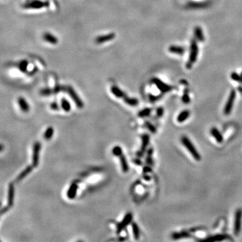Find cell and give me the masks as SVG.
Wrapping results in <instances>:
<instances>
[{"instance_id": "ba28073f", "label": "cell", "mask_w": 242, "mask_h": 242, "mask_svg": "<svg viewBox=\"0 0 242 242\" xmlns=\"http://www.w3.org/2000/svg\"><path fill=\"white\" fill-rule=\"evenodd\" d=\"M133 220V215L131 213H128L126 214L123 221L121 223H119L116 227V233L119 234L121 232L125 229L126 227L128 225L129 223H131Z\"/></svg>"}, {"instance_id": "83f0119b", "label": "cell", "mask_w": 242, "mask_h": 242, "mask_svg": "<svg viewBox=\"0 0 242 242\" xmlns=\"http://www.w3.org/2000/svg\"><path fill=\"white\" fill-rule=\"evenodd\" d=\"M153 150L152 148H150V149H149V150L147 151V158H146V163H147L148 166H152L153 165V157H152V155H153Z\"/></svg>"}, {"instance_id": "1f68e13d", "label": "cell", "mask_w": 242, "mask_h": 242, "mask_svg": "<svg viewBox=\"0 0 242 242\" xmlns=\"http://www.w3.org/2000/svg\"><path fill=\"white\" fill-rule=\"evenodd\" d=\"M112 153L116 157H119L123 153V149L120 146H115L112 149Z\"/></svg>"}, {"instance_id": "f35d334b", "label": "cell", "mask_w": 242, "mask_h": 242, "mask_svg": "<svg viewBox=\"0 0 242 242\" xmlns=\"http://www.w3.org/2000/svg\"><path fill=\"white\" fill-rule=\"evenodd\" d=\"M149 96V97L150 101H151V102H155V101L159 100V99L160 98L161 95H157V96H155V95L150 94Z\"/></svg>"}, {"instance_id": "ab89813d", "label": "cell", "mask_w": 242, "mask_h": 242, "mask_svg": "<svg viewBox=\"0 0 242 242\" xmlns=\"http://www.w3.org/2000/svg\"><path fill=\"white\" fill-rule=\"evenodd\" d=\"M151 171H152V170H151V168L150 167V166L144 167L143 169V172L144 174L148 173V172H151Z\"/></svg>"}, {"instance_id": "f6af8a7d", "label": "cell", "mask_w": 242, "mask_h": 242, "mask_svg": "<svg viewBox=\"0 0 242 242\" xmlns=\"http://www.w3.org/2000/svg\"><path fill=\"white\" fill-rule=\"evenodd\" d=\"M241 77H242V72H241Z\"/></svg>"}, {"instance_id": "9a60e30c", "label": "cell", "mask_w": 242, "mask_h": 242, "mask_svg": "<svg viewBox=\"0 0 242 242\" xmlns=\"http://www.w3.org/2000/svg\"><path fill=\"white\" fill-rule=\"evenodd\" d=\"M211 135L215 139V140L217 141V143H223V137L220 131H219L216 127H213V128L211 129Z\"/></svg>"}, {"instance_id": "d590c367", "label": "cell", "mask_w": 242, "mask_h": 242, "mask_svg": "<svg viewBox=\"0 0 242 242\" xmlns=\"http://www.w3.org/2000/svg\"><path fill=\"white\" fill-rule=\"evenodd\" d=\"M189 7H192V8H200V7H205V3H192L189 4Z\"/></svg>"}, {"instance_id": "484cf974", "label": "cell", "mask_w": 242, "mask_h": 242, "mask_svg": "<svg viewBox=\"0 0 242 242\" xmlns=\"http://www.w3.org/2000/svg\"><path fill=\"white\" fill-rule=\"evenodd\" d=\"M131 226H132V231H133V236H134V238L136 240H138L139 239L140 237V231H139V226L137 225V224L136 223H133L132 225H131Z\"/></svg>"}, {"instance_id": "5b68a950", "label": "cell", "mask_w": 242, "mask_h": 242, "mask_svg": "<svg viewBox=\"0 0 242 242\" xmlns=\"http://www.w3.org/2000/svg\"><path fill=\"white\" fill-rule=\"evenodd\" d=\"M41 144L40 142H36L33 146L32 165L34 168H37L39 164V155H40Z\"/></svg>"}, {"instance_id": "9c48e42d", "label": "cell", "mask_w": 242, "mask_h": 242, "mask_svg": "<svg viewBox=\"0 0 242 242\" xmlns=\"http://www.w3.org/2000/svg\"><path fill=\"white\" fill-rule=\"evenodd\" d=\"M141 139H142V143H141V147L139 151L137 153V155L139 157H141L143 156L144 153L147 149V147L149 143V140H150V137L148 134H143L141 136Z\"/></svg>"}, {"instance_id": "ffe728a7", "label": "cell", "mask_w": 242, "mask_h": 242, "mask_svg": "<svg viewBox=\"0 0 242 242\" xmlns=\"http://www.w3.org/2000/svg\"><path fill=\"white\" fill-rule=\"evenodd\" d=\"M169 51L172 53H174L176 55H184L185 52L184 48L182 47V46H170L169 47Z\"/></svg>"}, {"instance_id": "60d3db41", "label": "cell", "mask_w": 242, "mask_h": 242, "mask_svg": "<svg viewBox=\"0 0 242 242\" xmlns=\"http://www.w3.org/2000/svg\"><path fill=\"white\" fill-rule=\"evenodd\" d=\"M133 162L135 164L138 165V166H141V165L143 164H142V162H141V161L139 159H133Z\"/></svg>"}, {"instance_id": "74e56055", "label": "cell", "mask_w": 242, "mask_h": 242, "mask_svg": "<svg viewBox=\"0 0 242 242\" xmlns=\"http://www.w3.org/2000/svg\"><path fill=\"white\" fill-rule=\"evenodd\" d=\"M50 108H51L52 110H59V104H57L56 102H53L51 103V104H50Z\"/></svg>"}, {"instance_id": "8992f818", "label": "cell", "mask_w": 242, "mask_h": 242, "mask_svg": "<svg viewBox=\"0 0 242 242\" xmlns=\"http://www.w3.org/2000/svg\"><path fill=\"white\" fill-rule=\"evenodd\" d=\"M65 89H66V91H67V93H69V95L71 96V99L74 101L75 104H76V106H78V108H83L84 103L83 102H82V100L80 98L79 95L77 94V93L74 90V88L71 87V86H68V87L65 88Z\"/></svg>"}, {"instance_id": "8fae6325", "label": "cell", "mask_w": 242, "mask_h": 242, "mask_svg": "<svg viewBox=\"0 0 242 242\" xmlns=\"http://www.w3.org/2000/svg\"><path fill=\"white\" fill-rule=\"evenodd\" d=\"M116 34L114 32L107 34H104L99 36L95 38V42L97 44H102V43L108 42V41H110L115 38Z\"/></svg>"}, {"instance_id": "44dd1931", "label": "cell", "mask_w": 242, "mask_h": 242, "mask_svg": "<svg viewBox=\"0 0 242 242\" xmlns=\"http://www.w3.org/2000/svg\"><path fill=\"white\" fill-rule=\"evenodd\" d=\"M191 235L187 231H182L180 233H173L172 234V238L174 240H177L182 239V238H186V237H190Z\"/></svg>"}, {"instance_id": "f1b7e54d", "label": "cell", "mask_w": 242, "mask_h": 242, "mask_svg": "<svg viewBox=\"0 0 242 242\" xmlns=\"http://www.w3.org/2000/svg\"><path fill=\"white\" fill-rule=\"evenodd\" d=\"M53 133H54L53 128H52V127H48V128L46 129L45 132H44V138L46 140L50 139L52 138V135H53Z\"/></svg>"}, {"instance_id": "6da1fadb", "label": "cell", "mask_w": 242, "mask_h": 242, "mask_svg": "<svg viewBox=\"0 0 242 242\" xmlns=\"http://www.w3.org/2000/svg\"><path fill=\"white\" fill-rule=\"evenodd\" d=\"M181 142L182 143V145L186 148V149L188 151L189 153L194 157V159H196V161H200V159H201L200 154L198 153V151L196 150V147H194V145L192 144V143L190 141V140L187 137L183 136L181 138Z\"/></svg>"}, {"instance_id": "e575fe53", "label": "cell", "mask_w": 242, "mask_h": 242, "mask_svg": "<svg viewBox=\"0 0 242 242\" xmlns=\"http://www.w3.org/2000/svg\"><path fill=\"white\" fill-rule=\"evenodd\" d=\"M231 78L232 80L235 81V82H239V83L240 84H242V77L241 75H239L237 74V73L233 72L231 74Z\"/></svg>"}, {"instance_id": "7c38bea8", "label": "cell", "mask_w": 242, "mask_h": 242, "mask_svg": "<svg viewBox=\"0 0 242 242\" xmlns=\"http://www.w3.org/2000/svg\"><path fill=\"white\" fill-rule=\"evenodd\" d=\"M14 186L13 184H10L8 187V192H7V206L9 207H12L14 204Z\"/></svg>"}, {"instance_id": "b9f144b4", "label": "cell", "mask_w": 242, "mask_h": 242, "mask_svg": "<svg viewBox=\"0 0 242 242\" xmlns=\"http://www.w3.org/2000/svg\"><path fill=\"white\" fill-rule=\"evenodd\" d=\"M9 207L8 206H7V207H3L2 209H1V215H3V214H4L5 213H6V212L8 211V209H9Z\"/></svg>"}, {"instance_id": "d6a6232c", "label": "cell", "mask_w": 242, "mask_h": 242, "mask_svg": "<svg viewBox=\"0 0 242 242\" xmlns=\"http://www.w3.org/2000/svg\"><path fill=\"white\" fill-rule=\"evenodd\" d=\"M145 125L147 128L148 129V130H149L150 132L152 133H155L157 132V129L155 128V127L154 125H153V124H151L150 122L149 121H146L145 123Z\"/></svg>"}, {"instance_id": "3957f363", "label": "cell", "mask_w": 242, "mask_h": 242, "mask_svg": "<svg viewBox=\"0 0 242 242\" xmlns=\"http://www.w3.org/2000/svg\"><path fill=\"white\" fill-rule=\"evenodd\" d=\"M242 221V209H238L235 213V218H234V227L233 232L235 235H239L241 231Z\"/></svg>"}, {"instance_id": "4dcf8cb0", "label": "cell", "mask_w": 242, "mask_h": 242, "mask_svg": "<svg viewBox=\"0 0 242 242\" xmlns=\"http://www.w3.org/2000/svg\"><path fill=\"white\" fill-rule=\"evenodd\" d=\"M188 91H189L187 89H185L184 92V94L182 95V102L184 103V104H188L190 101Z\"/></svg>"}, {"instance_id": "e0dca14e", "label": "cell", "mask_w": 242, "mask_h": 242, "mask_svg": "<svg viewBox=\"0 0 242 242\" xmlns=\"http://www.w3.org/2000/svg\"><path fill=\"white\" fill-rule=\"evenodd\" d=\"M43 39L46 42L50 43L52 44H56L58 42V39L55 36L49 32H45L42 36Z\"/></svg>"}, {"instance_id": "277c9868", "label": "cell", "mask_w": 242, "mask_h": 242, "mask_svg": "<svg viewBox=\"0 0 242 242\" xmlns=\"http://www.w3.org/2000/svg\"><path fill=\"white\" fill-rule=\"evenodd\" d=\"M235 97L236 91L235 90H232L231 91L229 95L227 101L225 106L224 110H223V112H224V114H225V115H229V114H230L231 112L233 107L234 105V102H235Z\"/></svg>"}, {"instance_id": "d4e9b609", "label": "cell", "mask_w": 242, "mask_h": 242, "mask_svg": "<svg viewBox=\"0 0 242 242\" xmlns=\"http://www.w3.org/2000/svg\"><path fill=\"white\" fill-rule=\"evenodd\" d=\"M125 102L129 106H135L139 104V101L137 98H133V97H129L127 95H125L123 98Z\"/></svg>"}, {"instance_id": "2e32d148", "label": "cell", "mask_w": 242, "mask_h": 242, "mask_svg": "<svg viewBox=\"0 0 242 242\" xmlns=\"http://www.w3.org/2000/svg\"><path fill=\"white\" fill-rule=\"evenodd\" d=\"M18 105H19L20 109L24 112H28L30 110V106L29 103L26 102V100L23 97H20L18 99Z\"/></svg>"}, {"instance_id": "8d00e7d4", "label": "cell", "mask_w": 242, "mask_h": 242, "mask_svg": "<svg viewBox=\"0 0 242 242\" xmlns=\"http://www.w3.org/2000/svg\"><path fill=\"white\" fill-rule=\"evenodd\" d=\"M164 110L162 107H159V108H157V113H156L157 117H162L163 115H164Z\"/></svg>"}, {"instance_id": "7402d4cb", "label": "cell", "mask_w": 242, "mask_h": 242, "mask_svg": "<svg viewBox=\"0 0 242 242\" xmlns=\"http://www.w3.org/2000/svg\"><path fill=\"white\" fill-rule=\"evenodd\" d=\"M110 91L116 97H119V98H124V97L126 95L125 92H123L119 88L116 87L115 86H112L110 88Z\"/></svg>"}, {"instance_id": "836d02e7", "label": "cell", "mask_w": 242, "mask_h": 242, "mask_svg": "<svg viewBox=\"0 0 242 242\" xmlns=\"http://www.w3.org/2000/svg\"><path fill=\"white\" fill-rule=\"evenodd\" d=\"M28 64H29V63H28V61H26V60H23V61H20L19 65H18L20 70L22 71V72H25L26 71V69H27Z\"/></svg>"}, {"instance_id": "4316f807", "label": "cell", "mask_w": 242, "mask_h": 242, "mask_svg": "<svg viewBox=\"0 0 242 242\" xmlns=\"http://www.w3.org/2000/svg\"><path fill=\"white\" fill-rule=\"evenodd\" d=\"M61 108H63V110H64L65 112H68L71 110V104H69V101L67 100V99H65V97H63V98L61 99Z\"/></svg>"}, {"instance_id": "7bdbcfd3", "label": "cell", "mask_w": 242, "mask_h": 242, "mask_svg": "<svg viewBox=\"0 0 242 242\" xmlns=\"http://www.w3.org/2000/svg\"><path fill=\"white\" fill-rule=\"evenodd\" d=\"M143 179L145 180H147V181H149L150 180H151V177H150L149 176L147 175V174H145V175L143 176Z\"/></svg>"}, {"instance_id": "f546056e", "label": "cell", "mask_w": 242, "mask_h": 242, "mask_svg": "<svg viewBox=\"0 0 242 242\" xmlns=\"http://www.w3.org/2000/svg\"><path fill=\"white\" fill-rule=\"evenodd\" d=\"M151 112V108H144V109H143L141 110V111H140L139 112L138 116H139V117H141V118L147 117V116L150 115Z\"/></svg>"}, {"instance_id": "ee69618b", "label": "cell", "mask_w": 242, "mask_h": 242, "mask_svg": "<svg viewBox=\"0 0 242 242\" xmlns=\"http://www.w3.org/2000/svg\"><path fill=\"white\" fill-rule=\"evenodd\" d=\"M238 90H239V91H240V93H242V88L241 87H239V88H238Z\"/></svg>"}, {"instance_id": "603a6c76", "label": "cell", "mask_w": 242, "mask_h": 242, "mask_svg": "<svg viewBox=\"0 0 242 242\" xmlns=\"http://www.w3.org/2000/svg\"><path fill=\"white\" fill-rule=\"evenodd\" d=\"M190 112L189 110H183V111H182L177 117L178 122H179V123H183V122H184L190 116Z\"/></svg>"}, {"instance_id": "ac0fdd59", "label": "cell", "mask_w": 242, "mask_h": 242, "mask_svg": "<svg viewBox=\"0 0 242 242\" xmlns=\"http://www.w3.org/2000/svg\"><path fill=\"white\" fill-rule=\"evenodd\" d=\"M33 168H34V167H33L32 165V166H29L26 167V168L24 169L23 171H22L21 173H20L19 175L18 176V177L16 178V181L20 182V181H21L22 180H23L26 176L29 175V174L32 171Z\"/></svg>"}, {"instance_id": "7a4b0ae2", "label": "cell", "mask_w": 242, "mask_h": 242, "mask_svg": "<svg viewBox=\"0 0 242 242\" xmlns=\"http://www.w3.org/2000/svg\"><path fill=\"white\" fill-rule=\"evenodd\" d=\"M198 47L196 41L193 40L191 41L190 44V56H189L188 61L186 63V67L187 69H190L195 62L196 61L197 57H198Z\"/></svg>"}, {"instance_id": "cb8c5ba5", "label": "cell", "mask_w": 242, "mask_h": 242, "mask_svg": "<svg viewBox=\"0 0 242 242\" xmlns=\"http://www.w3.org/2000/svg\"><path fill=\"white\" fill-rule=\"evenodd\" d=\"M194 36L198 40L202 42L204 40V36L202 32L201 28L200 26H196L194 29Z\"/></svg>"}, {"instance_id": "4fadbf2b", "label": "cell", "mask_w": 242, "mask_h": 242, "mask_svg": "<svg viewBox=\"0 0 242 242\" xmlns=\"http://www.w3.org/2000/svg\"><path fill=\"white\" fill-rule=\"evenodd\" d=\"M78 190V185L76 183H72L69 186L67 192V196L69 199L73 200L76 198L77 192Z\"/></svg>"}, {"instance_id": "52a82bcc", "label": "cell", "mask_w": 242, "mask_h": 242, "mask_svg": "<svg viewBox=\"0 0 242 242\" xmlns=\"http://www.w3.org/2000/svg\"><path fill=\"white\" fill-rule=\"evenodd\" d=\"M49 3L47 1H42L40 0H34L30 2L26 3L23 5L24 8L26 9H40L42 7H48Z\"/></svg>"}, {"instance_id": "5bb4252c", "label": "cell", "mask_w": 242, "mask_h": 242, "mask_svg": "<svg viewBox=\"0 0 242 242\" xmlns=\"http://www.w3.org/2000/svg\"><path fill=\"white\" fill-rule=\"evenodd\" d=\"M229 237V236L226 234H217V235L209 237L206 239L201 240L202 241H223V240L227 239Z\"/></svg>"}, {"instance_id": "30bf717a", "label": "cell", "mask_w": 242, "mask_h": 242, "mask_svg": "<svg viewBox=\"0 0 242 242\" xmlns=\"http://www.w3.org/2000/svg\"><path fill=\"white\" fill-rule=\"evenodd\" d=\"M152 82L157 86V88L160 90L161 92L166 93V92H169L170 91H171L173 89V87H172L171 86H169L168 84H166L162 81L157 78H153L152 80Z\"/></svg>"}, {"instance_id": "d6986e66", "label": "cell", "mask_w": 242, "mask_h": 242, "mask_svg": "<svg viewBox=\"0 0 242 242\" xmlns=\"http://www.w3.org/2000/svg\"><path fill=\"white\" fill-rule=\"evenodd\" d=\"M119 157L120 158V161H121L122 170H123L124 173H127V172H129V167L128 163H127L126 157H125V155H124L123 153H122Z\"/></svg>"}]
</instances>
